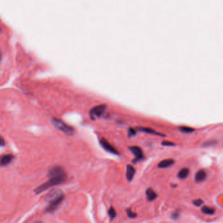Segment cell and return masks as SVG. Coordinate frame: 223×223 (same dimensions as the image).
I'll use <instances>...</instances> for the list:
<instances>
[{
  "mask_svg": "<svg viewBox=\"0 0 223 223\" xmlns=\"http://www.w3.org/2000/svg\"><path fill=\"white\" fill-rule=\"evenodd\" d=\"M193 203L194 206L196 207H200L202 206V205L204 204V201L201 199H194V200L193 202Z\"/></svg>",
  "mask_w": 223,
  "mask_h": 223,
  "instance_id": "obj_18",
  "label": "cell"
},
{
  "mask_svg": "<svg viewBox=\"0 0 223 223\" xmlns=\"http://www.w3.org/2000/svg\"><path fill=\"white\" fill-rule=\"evenodd\" d=\"M207 173L204 170H199L196 173L194 179L197 183H202L206 179Z\"/></svg>",
  "mask_w": 223,
  "mask_h": 223,
  "instance_id": "obj_7",
  "label": "cell"
},
{
  "mask_svg": "<svg viewBox=\"0 0 223 223\" xmlns=\"http://www.w3.org/2000/svg\"><path fill=\"white\" fill-rule=\"evenodd\" d=\"M107 106L106 105H100L98 106H96L94 108H92L90 111V117L92 120H95L96 118H99L102 116L103 113L105 112Z\"/></svg>",
  "mask_w": 223,
  "mask_h": 223,
  "instance_id": "obj_4",
  "label": "cell"
},
{
  "mask_svg": "<svg viewBox=\"0 0 223 223\" xmlns=\"http://www.w3.org/2000/svg\"><path fill=\"white\" fill-rule=\"evenodd\" d=\"M189 173H190V170H189L188 168H182V169L180 170L179 172L177 177L179 178L180 179H186L188 176Z\"/></svg>",
  "mask_w": 223,
  "mask_h": 223,
  "instance_id": "obj_12",
  "label": "cell"
},
{
  "mask_svg": "<svg viewBox=\"0 0 223 223\" xmlns=\"http://www.w3.org/2000/svg\"><path fill=\"white\" fill-rule=\"evenodd\" d=\"M49 180L47 182L38 186L34 190V193L36 194H39L52 186L60 185L63 183L66 179V174L62 167L59 166H53L48 172Z\"/></svg>",
  "mask_w": 223,
  "mask_h": 223,
  "instance_id": "obj_1",
  "label": "cell"
},
{
  "mask_svg": "<svg viewBox=\"0 0 223 223\" xmlns=\"http://www.w3.org/2000/svg\"><path fill=\"white\" fill-rule=\"evenodd\" d=\"M0 144H1V147H3V145H5V143H4V140H3V137H1V143H0Z\"/></svg>",
  "mask_w": 223,
  "mask_h": 223,
  "instance_id": "obj_22",
  "label": "cell"
},
{
  "mask_svg": "<svg viewBox=\"0 0 223 223\" xmlns=\"http://www.w3.org/2000/svg\"><path fill=\"white\" fill-rule=\"evenodd\" d=\"M136 130L134 129V128H129L128 130V135L130 136H134V135H136Z\"/></svg>",
  "mask_w": 223,
  "mask_h": 223,
  "instance_id": "obj_21",
  "label": "cell"
},
{
  "mask_svg": "<svg viewBox=\"0 0 223 223\" xmlns=\"http://www.w3.org/2000/svg\"><path fill=\"white\" fill-rule=\"evenodd\" d=\"M179 130L181 132H185V133H190V132H193L194 131V128H191V127L185 126L179 127Z\"/></svg>",
  "mask_w": 223,
  "mask_h": 223,
  "instance_id": "obj_15",
  "label": "cell"
},
{
  "mask_svg": "<svg viewBox=\"0 0 223 223\" xmlns=\"http://www.w3.org/2000/svg\"><path fill=\"white\" fill-rule=\"evenodd\" d=\"M52 123L56 129L64 132L67 136H73L75 134V129L73 127L67 125L60 119L53 118L52 119Z\"/></svg>",
  "mask_w": 223,
  "mask_h": 223,
  "instance_id": "obj_3",
  "label": "cell"
},
{
  "mask_svg": "<svg viewBox=\"0 0 223 223\" xmlns=\"http://www.w3.org/2000/svg\"><path fill=\"white\" fill-rule=\"evenodd\" d=\"M146 196L148 201L152 202L157 198V194L153 189L149 188L146 190Z\"/></svg>",
  "mask_w": 223,
  "mask_h": 223,
  "instance_id": "obj_11",
  "label": "cell"
},
{
  "mask_svg": "<svg viewBox=\"0 0 223 223\" xmlns=\"http://www.w3.org/2000/svg\"><path fill=\"white\" fill-rule=\"evenodd\" d=\"M162 144L163 145H165V146H174V145H175V143H174L170 141H166V140L165 141H162Z\"/></svg>",
  "mask_w": 223,
  "mask_h": 223,
  "instance_id": "obj_20",
  "label": "cell"
},
{
  "mask_svg": "<svg viewBox=\"0 0 223 223\" xmlns=\"http://www.w3.org/2000/svg\"><path fill=\"white\" fill-rule=\"evenodd\" d=\"M109 215L110 219L111 220H113L116 216V213L115 209L113 208V207H111L109 210Z\"/></svg>",
  "mask_w": 223,
  "mask_h": 223,
  "instance_id": "obj_16",
  "label": "cell"
},
{
  "mask_svg": "<svg viewBox=\"0 0 223 223\" xmlns=\"http://www.w3.org/2000/svg\"><path fill=\"white\" fill-rule=\"evenodd\" d=\"M180 215V213L179 211H175L174 212H173L172 215H171V219H172L173 220H177L179 219Z\"/></svg>",
  "mask_w": 223,
  "mask_h": 223,
  "instance_id": "obj_19",
  "label": "cell"
},
{
  "mask_svg": "<svg viewBox=\"0 0 223 223\" xmlns=\"http://www.w3.org/2000/svg\"><path fill=\"white\" fill-rule=\"evenodd\" d=\"M136 173V170L130 164H128L126 167V179L128 181H132Z\"/></svg>",
  "mask_w": 223,
  "mask_h": 223,
  "instance_id": "obj_9",
  "label": "cell"
},
{
  "mask_svg": "<svg viewBox=\"0 0 223 223\" xmlns=\"http://www.w3.org/2000/svg\"><path fill=\"white\" fill-rule=\"evenodd\" d=\"M64 199L62 191L53 190L51 191L45 197V201L48 202V206L45 209L46 213H53L58 208Z\"/></svg>",
  "mask_w": 223,
  "mask_h": 223,
  "instance_id": "obj_2",
  "label": "cell"
},
{
  "mask_svg": "<svg viewBox=\"0 0 223 223\" xmlns=\"http://www.w3.org/2000/svg\"><path fill=\"white\" fill-rule=\"evenodd\" d=\"M175 163V160L172 159H164L160 161L159 164H158V167L159 168H168L170 166H172Z\"/></svg>",
  "mask_w": 223,
  "mask_h": 223,
  "instance_id": "obj_8",
  "label": "cell"
},
{
  "mask_svg": "<svg viewBox=\"0 0 223 223\" xmlns=\"http://www.w3.org/2000/svg\"><path fill=\"white\" fill-rule=\"evenodd\" d=\"M129 149L135 156V159L134 160L133 162L136 163L138 161H140V160H142L144 159L143 152L142 149L139 147L132 146L129 147Z\"/></svg>",
  "mask_w": 223,
  "mask_h": 223,
  "instance_id": "obj_5",
  "label": "cell"
},
{
  "mask_svg": "<svg viewBox=\"0 0 223 223\" xmlns=\"http://www.w3.org/2000/svg\"><path fill=\"white\" fill-rule=\"evenodd\" d=\"M100 145L106 151L111 152V153L114 154H119V152L116 151V149H115L105 139L103 138L100 140Z\"/></svg>",
  "mask_w": 223,
  "mask_h": 223,
  "instance_id": "obj_6",
  "label": "cell"
},
{
  "mask_svg": "<svg viewBox=\"0 0 223 223\" xmlns=\"http://www.w3.org/2000/svg\"><path fill=\"white\" fill-rule=\"evenodd\" d=\"M202 213H203L205 215H214L215 213V209L213 207H209V206H203L202 207Z\"/></svg>",
  "mask_w": 223,
  "mask_h": 223,
  "instance_id": "obj_13",
  "label": "cell"
},
{
  "mask_svg": "<svg viewBox=\"0 0 223 223\" xmlns=\"http://www.w3.org/2000/svg\"><path fill=\"white\" fill-rule=\"evenodd\" d=\"M126 213H127V215H128V216L130 218H131V219H134V218H136L137 217V214L136 213L132 211L131 209L130 208L126 209Z\"/></svg>",
  "mask_w": 223,
  "mask_h": 223,
  "instance_id": "obj_17",
  "label": "cell"
},
{
  "mask_svg": "<svg viewBox=\"0 0 223 223\" xmlns=\"http://www.w3.org/2000/svg\"><path fill=\"white\" fill-rule=\"evenodd\" d=\"M14 159V156L12 154H5L1 157V166H6L8 165L9 163L12 162V160Z\"/></svg>",
  "mask_w": 223,
  "mask_h": 223,
  "instance_id": "obj_10",
  "label": "cell"
},
{
  "mask_svg": "<svg viewBox=\"0 0 223 223\" xmlns=\"http://www.w3.org/2000/svg\"><path fill=\"white\" fill-rule=\"evenodd\" d=\"M138 129L139 130H141V131H142V132H147V133H149V134H154L159 135V136H166L165 135L162 134H160V133H159V132H157L155 131L154 130L151 129V128H145V127H139V128H138Z\"/></svg>",
  "mask_w": 223,
  "mask_h": 223,
  "instance_id": "obj_14",
  "label": "cell"
}]
</instances>
